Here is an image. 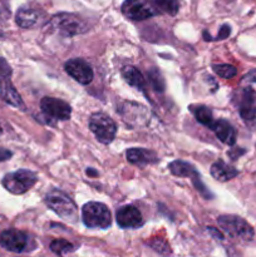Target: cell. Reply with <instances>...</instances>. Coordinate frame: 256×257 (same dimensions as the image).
<instances>
[{
    "mask_svg": "<svg viewBox=\"0 0 256 257\" xmlns=\"http://www.w3.org/2000/svg\"><path fill=\"white\" fill-rule=\"evenodd\" d=\"M119 113L123 120L131 127H141L147 124L150 118V112L147 108L135 102H125L119 109Z\"/></svg>",
    "mask_w": 256,
    "mask_h": 257,
    "instance_id": "10",
    "label": "cell"
},
{
    "mask_svg": "<svg viewBox=\"0 0 256 257\" xmlns=\"http://www.w3.org/2000/svg\"><path fill=\"white\" fill-rule=\"evenodd\" d=\"M45 205L57 213L60 218L68 222L75 223L78 221V208L72 198L60 190H52L45 196Z\"/></svg>",
    "mask_w": 256,
    "mask_h": 257,
    "instance_id": "1",
    "label": "cell"
},
{
    "mask_svg": "<svg viewBox=\"0 0 256 257\" xmlns=\"http://www.w3.org/2000/svg\"><path fill=\"white\" fill-rule=\"evenodd\" d=\"M42 18V13L32 7H22L15 15V23L23 29L35 27Z\"/></svg>",
    "mask_w": 256,
    "mask_h": 257,
    "instance_id": "17",
    "label": "cell"
},
{
    "mask_svg": "<svg viewBox=\"0 0 256 257\" xmlns=\"http://www.w3.org/2000/svg\"><path fill=\"white\" fill-rule=\"evenodd\" d=\"M29 236L19 230H5L0 233V246L12 252H24L29 248Z\"/></svg>",
    "mask_w": 256,
    "mask_h": 257,
    "instance_id": "9",
    "label": "cell"
},
{
    "mask_svg": "<svg viewBox=\"0 0 256 257\" xmlns=\"http://www.w3.org/2000/svg\"><path fill=\"white\" fill-rule=\"evenodd\" d=\"M125 157H127L128 162L140 166V167L158 162L157 155L153 151L146 150V148H131L125 153Z\"/></svg>",
    "mask_w": 256,
    "mask_h": 257,
    "instance_id": "16",
    "label": "cell"
},
{
    "mask_svg": "<svg viewBox=\"0 0 256 257\" xmlns=\"http://www.w3.org/2000/svg\"><path fill=\"white\" fill-rule=\"evenodd\" d=\"M190 109L191 112H192V114L195 115L196 120H197L198 123L206 125V127H210V128L212 127L215 120H213V115L210 108L202 104H197V105H191Z\"/></svg>",
    "mask_w": 256,
    "mask_h": 257,
    "instance_id": "21",
    "label": "cell"
},
{
    "mask_svg": "<svg viewBox=\"0 0 256 257\" xmlns=\"http://www.w3.org/2000/svg\"><path fill=\"white\" fill-rule=\"evenodd\" d=\"M10 17L9 2L8 0H0V20H7Z\"/></svg>",
    "mask_w": 256,
    "mask_h": 257,
    "instance_id": "28",
    "label": "cell"
},
{
    "mask_svg": "<svg viewBox=\"0 0 256 257\" xmlns=\"http://www.w3.org/2000/svg\"><path fill=\"white\" fill-rule=\"evenodd\" d=\"M122 13L125 18L135 22H141L157 14L152 7L142 0H125L122 5Z\"/></svg>",
    "mask_w": 256,
    "mask_h": 257,
    "instance_id": "11",
    "label": "cell"
},
{
    "mask_svg": "<svg viewBox=\"0 0 256 257\" xmlns=\"http://www.w3.org/2000/svg\"><path fill=\"white\" fill-rule=\"evenodd\" d=\"M12 67L9 65V63L4 59V58H0V80L8 79V78L12 77Z\"/></svg>",
    "mask_w": 256,
    "mask_h": 257,
    "instance_id": "27",
    "label": "cell"
},
{
    "mask_svg": "<svg viewBox=\"0 0 256 257\" xmlns=\"http://www.w3.org/2000/svg\"><path fill=\"white\" fill-rule=\"evenodd\" d=\"M230 34H231V28L228 27V25L225 24V25H222V27H221V29H220V32H218L217 37H216L213 40H223V39H226V38L230 37Z\"/></svg>",
    "mask_w": 256,
    "mask_h": 257,
    "instance_id": "29",
    "label": "cell"
},
{
    "mask_svg": "<svg viewBox=\"0 0 256 257\" xmlns=\"http://www.w3.org/2000/svg\"><path fill=\"white\" fill-rule=\"evenodd\" d=\"M256 100V69L250 70L241 79L238 85V102H252Z\"/></svg>",
    "mask_w": 256,
    "mask_h": 257,
    "instance_id": "14",
    "label": "cell"
},
{
    "mask_svg": "<svg viewBox=\"0 0 256 257\" xmlns=\"http://www.w3.org/2000/svg\"><path fill=\"white\" fill-rule=\"evenodd\" d=\"M168 170L171 171L172 175L177 176V177L191 178V181H192L196 190H197L205 198H207L208 200V198L213 197L212 193H211L210 191L206 188V186L202 183V181H201L200 178V175H198V172L196 171V168L193 167L192 165H190L188 162H185V161H180V160L173 161V162H171L170 165H168Z\"/></svg>",
    "mask_w": 256,
    "mask_h": 257,
    "instance_id": "7",
    "label": "cell"
},
{
    "mask_svg": "<svg viewBox=\"0 0 256 257\" xmlns=\"http://www.w3.org/2000/svg\"><path fill=\"white\" fill-rule=\"evenodd\" d=\"M148 246L152 247L156 252H158L162 256H168L171 255V247L168 245L167 241H165L163 238H153L148 242Z\"/></svg>",
    "mask_w": 256,
    "mask_h": 257,
    "instance_id": "25",
    "label": "cell"
},
{
    "mask_svg": "<svg viewBox=\"0 0 256 257\" xmlns=\"http://www.w3.org/2000/svg\"><path fill=\"white\" fill-rule=\"evenodd\" d=\"M40 108L42 112L48 118L55 120H68L72 115V108L67 102L58 98L44 97L40 100Z\"/></svg>",
    "mask_w": 256,
    "mask_h": 257,
    "instance_id": "8",
    "label": "cell"
},
{
    "mask_svg": "<svg viewBox=\"0 0 256 257\" xmlns=\"http://www.w3.org/2000/svg\"><path fill=\"white\" fill-rule=\"evenodd\" d=\"M89 128L93 135L103 145H109L113 142L117 135L115 122L104 113H94L89 118Z\"/></svg>",
    "mask_w": 256,
    "mask_h": 257,
    "instance_id": "6",
    "label": "cell"
},
{
    "mask_svg": "<svg viewBox=\"0 0 256 257\" xmlns=\"http://www.w3.org/2000/svg\"><path fill=\"white\" fill-rule=\"evenodd\" d=\"M87 175L90 176V177H97L98 172L94 171V168H87Z\"/></svg>",
    "mask_w": 256,
    "mask_h": 257,
    "instance_id": "33",
    "label": "cell"
},
{
    "mask_svg": "<svg viewBox=\"0 0 256 257\" xmlns=\"http://www.w3.org/2000/svg\"><path fill=\"white\" fill-rule=\"evenodd\" d=\"M218 226L222 228L223 232L230 237L241 241H251L255 236L252 226L246 222L243 218L235 215H223L217 218Z\"/></svg>",
    "mask_w": 256,
    "mask_h": 257,
    "instance_id": "4",
    "label": "cell"
},
{
    "mask_svg": "<svg viewBox=\"0 0 256 257\" xmlns=\"http://www.w3.org/2000/svg\"><path fill=\"white\" fill-rule=\"evenodd\" d=\"M0 97L3 98L5 103H8L12 107L18 108V109L25 110V104L23 102L22 97L18 93V90L15 89V87L13 85L10 78L8 79L0 80Z\"/></svg>",
    "mask_w": 256,
    "mask_h": 257,
    "instance_id": "15",
    "label": "cell"
},
{
    "mask_svg": "<svg viewBox=\"0 0 256 257\" xmlns=\"http://www.w3.org/2000/svg\"><path fill=\"white\" fill-rule=\"evenodd\" d=\"M150 2L160 13L176 15L180 9L177 0H150Z\"/></svg>",
    "mask_w": 256,
    "mask_h": 257,
    "instance_id": "22",
    "label": "cell"
},
{
    "mask_svg": "<svg viewBox=\"0 0 256 257\" xmlns=\"http://www.w3.org/2000/svg\"><path fill=\"white\" fill-rule=\"evenodd\" d=\"M49 29L54 30L63 37H74L83 34L88 30V25L84 20L75 14L70 13H59L55 14L48 24Z\"/></svg>",
    "mask_w": 256,
    "mask_h": 257,
    "instance_id": "2",
    "label": "cell"
},
{
    "mask_svg": "<svg viewBox=\"0 0 256 257\" xmlns=\"http://www.w3.org/2000/svg\"><path fill=\"white\" fill-rule=\"evenodd\" d=\"M211 130L216 135V137L222 143L227 146H233L236 142V131L230 122L225 119H218L213 122Z\"/></svg>",
    "mask_w": 256,
    "mask_h": 257,
    "instance_id": "18",
    "label": "cell"
},
{
    "mask_svg": "<svg viewBox=\"0 0 256 257\" xmlns=\"http://www.w3.org/2000/svg\"><path fill=\"white\" fill-rule=\"evenodd\" d=\"M243 153H245V151H243L242 148H235V150L228 151L227 155L228 157H231V160H237V157H240Z\"/></svg>",
    "mask_w": 256,
    "mask_h": 257,
    "instance_id": "30",
    "label": "cell"
},
{
    "mask_svg": "<svg viewBox=\"0 0 256 257\" xmlns=\"http://www.w3.org/2000/svg\"><path fill=\"white\" fill-rule=\"evenodd\" d=\"M13 156V153L10 151L5 150V148H0V162H4L8 161Z\"/></svg>",
    "mask_w": 256,
    "mask_h": 257,
    "instance_id": "31",
    "label": "cell"
},
{
    "mask_svg": "<svg viewBox=\"0 0 256 257\" xmlns=\"http://www.w3.org/2000/svg\"><path fill=\"white\" fill-rule=\"evenodd\" d=\"M38 176L29 170H19L8 173L3 178V186L13 195H23L37 183Z\"/></svg>",
    "mask_w": 256,
    "mask_h": 257,
    "instance_id": "5",
    "label": "cell"
},
{
    "mask_svg": "<svg viewBox=\"0 0 256 257\" xmlns=\"http://www.w3.org/2000/svg\"><path fill=\"white\" fill-rule=\"evenodd\" d=\"M50 250L57 255H65V253L74 251V246L68 242L67 240L59 238V240H54L50 243Z\"/></svg>",
    "mask_w": 256,
    "mask_h": 257,
    "instance_id": "23",
    "label": "cell"
},
{
    "mask_svg": "<svg viewBox=\"0 0 256 257\" xmlns=\"http://www.w3.org/2000/svg\"><path fill=\"white\" fill-rule=\"evenodd\" d=\"M212 69L218 77L225 78V79H231L237 74V69L230 64H213Z\"/></svg>",
    "mask_w": 256,
    "mask_h": 257,
    "instance_id": "24",
    "label": "cell"
},
{
    "mask_svg": "<svg viewBox=\"0 0 256 257\" xmlns=\"http://www.w3.org/2000/svg\"><path fill=\"white\" fill-rule=\"evenodd\" d=\"M64 69L68 73V75H70L79 84H89L93 80L92 68L83 59L74 58V59L68 60L64 65Z\"/></svg>",
    "mask_w": 256,
    "mask_h": 257,
    "instance_id": "12",
    "label": "cell"
},
{
    "mask_svg": "<svg viewBox=\"0 0 256 257\" xmlns=\"http://www.w3.org/2000/svg\"><path fill=\"white\" fill-rule=\"evenodd\" d=\"M211 176L215 180L220 181V182H226V181L232 180L233 177L238 175V171L236 170L233 166L227 165L223 161H216L212 166H211Z\"/></svg>",
    "mask_w": 256,
    "mask_h": 257,
    "instance_id": "19",
    "label": "cell"
},
{
    "mask_svg": "<svg viewBox=\"0 0 256 257\" xmlns=\"http://www.w3.org/2000/svg\"><path fill=\"white\" fill-rule=\"evenodd\" d=\"M115 218L118 226L122 228H138L143 225V218L140 210L132 205L118 208Z\"/></svg>",
    "mask_w": 256,
    "mask_h": 257,
    "instance_id": "13",
    "label": "cell"
},
{
    "mask_svg": "<svg viewBox=\"0 0 256 257\" xmlns=\"http://www.w3.org/2000/svg\"><path fill=\"white\" fill-rule=\"evenodd\" d=\"M208 230V232L211 233V235L213 236V237H216V238H218V240H222V235H221V232L218 230H216V228H213V227H210V228H207Z\"/></svg>",
    "mask_w": 256,
    "mask_h": 257,
    "instance_id": "32",
    "label": "cell"
},
{
    "mask_svg": "<svg viewBox=\"0 0 256 257\" xmlns=\"http://www.w3.org/2000/svg\"><path fill=\"white\" fill-rule=\"evenodd\" d=\"M3 133V128H2V125H0V135H2Z\"/></svg>",
    "mask_w": 256,
    "mask_h": 257,
    "instance_id": "34",
    "label": "cell"
},
{
    "mask_svg": "<svg viewBox=\"0 0 256 257\" xmlns=\"http://www.w3.org/2000/svg\"><path fill=\"white\" fill-rule=\"evenodd\" d=\"M83 223L88 228L105 230L112 223V215L105 205L100 202H88L82 208Z\"/></svg>",
    "mask_w": 256,
    "mask_h": 257,
    "instance_id": "3",
    "label": "cell"
},
{
    "mask_svg": "<svg viewBox=\"0 0 256 257\" xmlns=\"http://www.w3.org/2000/svg\"><path fill=\"white\" fill-rule=\"evenodd\" d=\"M151 80V84H152L153 89L157 90V92H163L165 90V80H163V77L161 75V73L158 70L152 69L148 74Z\"/></svg>",
    "mask_w": 256,
    "mask_h": 257,
    "instance_id": "26",
    "label": "cell"
},
{
    "mask_svg": "<svg viewBox=\"0 0 256 257\" xmlns=\"http://www.w3.org/2000/svg\"><path fill=\"white\" fill-rule=\"evenodd\" d=\"M122 77L125 82L132 87L138 88L140 90L146 89V79L142 73L133 65H125L122 69Z\"/></svg>",
    "mask_w": 256,
    "mask_h": 257,
    "instance_id": "20",
    "label": "cell"
}]
</instances>
